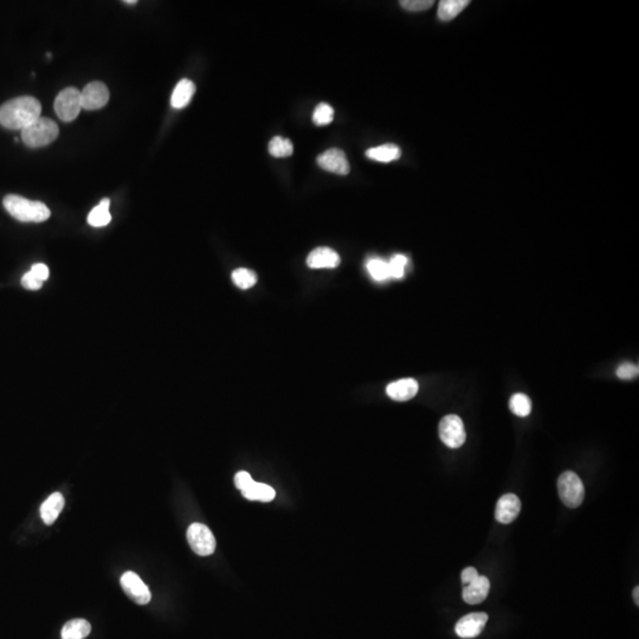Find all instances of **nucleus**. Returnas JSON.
I'll return each mask as SVG.
<instances>
[{
    "instance_id": "21",
    "label": "nucleus",
    "mask_w": 639,
    "mask_h": 639,
    "mask_svg": "<svg viewBox=\"0 0 639 639\" xmlns=\"http://www.w3.org/2000/svg\"><path fill=\"white\" fill-rule=\"evenodd\" d=\"M402 155V150L396 145H382V146L373 147L366 152V157L369 159L379 161V163H391L398 160Z\"/></svg>"
},
{
    "instance_id": "30",
    "label": "nucleus",
    "mask_w": 639,
    "mask_h": 639,
    "mask_svg": "<svg viewBox=\"0 0 639 639\" xmlns=\"http://www.w3.org/2000/svg\"><path fill=\"white\" fill-rule=\"evenodd\" d=\"M638 366L631 364V362H625L619 366L617 369V377L623 380H633L638 377Z\"/></svg>"
},
{
    "instance_id": "26",
    "label": "nucleus",
    "mask_w": 639,
    "mask_h": 639,
    "mask_svg": "<svg viewBox=\"0 0 639 639\" xmlns=\"http://www.w3.org/2000/svg\"><path fill=\"white\" fill-rule=\"evenodd\" d=\"M367 270L375 281H385L389 278V265L382 258H372L367 262Z\"/></svg>"
},
{
    "instance_id": "22",
    "label": "nucleus",
    "mask_w": 639,
    "mask_h": 639,
    "mask_svg": "<svg viewBox=\"0 0 639 639\" xmlns=\"http://www.w3.org/2000/svg\"><path fill=\"white\" fill-rule=\"evenodd\" d=\"M109 206H111L109 199H103L98 206H95L94 209L91 210V213L88 215L89 225L94 226V228L108 225L111 220Z\"/></svg>"
},
{
    "instance_id": "14",
    "label": "nucleus",
    "mask_w": 639,
    "mask_h": 639,
    "mask_svg": "<svg viewBox=\"0 0 639 639\" xmlns=\"http://www.w3.org/2000/svg\"><path fill=\"white\" fill-rule=\"evenodd\" d=\"M419 389L418 382L412 378L400 379L386 387V393L396 402H407L416 397Z\"/></svg>"
},
{
    "instance_id": "7",
    "label": "nucleus",
    "mask_w": 639,
    "mask_h": 639,
    "mask_svg": "<svg viewBox=\"0 0 639 639\" xmlns=\"http://www.w3.org/2000/svg\"><path fill=\"white\" fill-rule=\"evenodd\" d=\"M439 437L449 448H461L466 439L462 419L456 414L445 416L439 423Z\"/></svg>"
},
{
    "instance_id": "13",
    "label": "nucleus",
    "mask_w": 639,
    "mask_h": 639,
    "mask_svg": "<svg viewBox=\"0 0 639 639\" xmlns=\"http://www.w3.org/2000/svg\"><path fill=\"white\" fill-rule=\"evenodd\" d=\"M307 265L312 269H334L340 265V256L330 247H317L308 255Z\"/></svg>"
},
{
    "instance_id": "17",
    "label": "nucleus",
    "mask_w": 639,
    "mask_h": 639,
    "mask_svg": "<svg viewBox=\"0 0 639 639\" xmlns=\"http://www.w3.org/2000/svg\"><path fill=\"white\" fill-rule=\"evenodd\" d=\"M195 93V86L192 81L184 78L174 88L170 98V106L174 109H181L190 103Z\"/></svg>"
},
{
    "instance_id": "33",
    "label": "nucleus",
    "mask_w": 639,
    "mask_h": 639,
    "mask_svg": "<svg viewBox=\"0 0 639 639\" xmlns=\"http://www.w3.org/2000/svg\"><path fill=\"white\" fill-rule=\"evenodd\" d=\"M254 479L250 476V474L247 471H238L235 476V486L237 489L243 490L245 486H249Z\"/></svg>"
},
{
    "instance_id": "18",
    "label": "nucleus",
    "mask_w": 639,
    "mask_h": 639,
    "mask_svg": "<svg viewBox=\"0 0 639 639\" xmlns=\"http://www.w3.org/2000/svg\"><path fill=\"white\" fill-rule=\"evenodd\" d=\"M240 493L249 501H260V502H271L276 496V491L274 488L265 483L252 482L249 486H245L243 490H240Z\"/></svg>"
},
{
    "instance_id": "3",
    "label": "nucleus",
    "mask_w": 639,
    "mask_h": 639,
    "mask_svg": "<svg viewBox=\"0 0 639 639\" xmlns=\"http://www.w3.org/2000/svg\"><path fill=\"white\" fill-rule=\"evenodd\" d=\"M58 133V126L53 120L41 116L21 131V140L28 147L39 148L53 143L57 139Z\"/></svg>"
},
{
    "instance_id": "11",
    "label": "nucleus",
    "mask_w": 639,
    "mask_h": 639,
    "mask_svg": "<svg viewBox=\"0 0 639 639\" xmlns=\"http://www.w3.org/2000/svg\"><path fill=\"white\" fill-rule=\"evenodd\" d=\"M317 163L322 170L339 175H347L351 170L346 154L337 148H330L320 154L317 157Z\"/></svg>"
},
{
    "instance_id": "35",
    "label": "nucleus",
    "mask_w": 639,
    "mask_h": 639,
    "mask_svg": "<svg viewBox=\"0 0 639 639\" xmlns=\"http://www.w3.org/2000/svg\"><path fill=\"white\" fill-rule=\"evenodd\" d=\"M639 587L637 586L635 590H633V600L636 603L637 605L639 604Z\"/></svg>"
},
{
    "instance_id": "24",
    "label": "nucleus",
    "mask_w": 639,
    "mask_h": 639,
    "mask_svg": "<svg viewBox=\"0 0 639 639\" xmlns=\"http://www.w3.org/2000/svg\"><path fill=\"white\" fill-rule=\"evenodd\" d=\"M509 409L518 417H527L532 412V402L523 393H516L509 400Z\"/></svg>"
},
{
    "instance_id": "25",
    "label": "nucleus",
    "mask_w": 639,
    "mask_h": 639,
    "mask_svg": "<svg viewBox=\"0 0 639 639\" xmlns=\"http://www.w3.org/2000/svg\"><path fill=\"white\" fill-rule=\"evenodd\" d=\"M232 281L238 288L250 289L257 283V275L252 270L245 269V267H240L232 272Z\"/></svg>"
},
{
    "instance_id": "8",
    "label": "nucleus",
    "mask_w": 639,
    "mask_h": 639,
    "mask_svg": "<svg viewBox=\"0 0 639 639\" xmlns=\"http://www.w3.org/2000/svg\"><path fill=\"white\" fill-rule=\"evenodd\" d=\"M109 98H111L109 89L105 83H102L100 81H95V82L87 84L83 88V91H81L82 108L86 111L101 109L107 105Z\"/></svg>"
},
{
    "instance_id": "9",
    "label": "nucleus",
    "mask_w": 639,
    "mask_h": 639,
    "mask_svg": "<svg viewBox=\"0 0 639 639\" xmlns=\"http://www.w3.org/2000/svg\"><path fill=\"white\" fill-rule=\"evenodd\" d=\"M121 586L126 594L138 605H147L152 599L150 588L134 572L122 574Z\"/></svg>"
},
{
    "instance_id": "19",
    "label": "nucleus",
    "mask_w": 639,
    "mask_h": 639,
    "mask_svg": "<svg viewBox=\"0 0 639 639\" xmlns=\"http://www.w3.org/2000/svg\"><path fill=\"white\" fill-rule=\"evenodd\" d=\"M91 633V623L86 619H73L63 626L62 639H84Z\"/></svg>"
},
{
    "instance_id": "20",
    "label": "nucleus",
    "mask_w": 639,
    "mask_h": 639,
    "mask_svg": "<svg viewBox=\"0 0 639 639\" xmlns=\"http://www.w3.org/2000/svg\"><path fill=\"white\" fill-rule=\"evenodd\" d=\"M469 0H443L438 6V18L443 21L455 19L468 5Z\"/></svg>"
},
{
    "instance_id": "23",
    "label": "nucleus",
    "mask_w": 639,
    "mask_h": 639,
    "mask_svg": "<svg viewBox=\"0 0 639 639\" xmlns=\"http://www.w3.org/2000/svg\"><path fill=\"white\" fill-rule=\"evenodd\" d=\"M269 153L275 158H287L290 157L294 153V146L289 139L282 138V136H275L269 143Z\"/></svg>"
},
{
    "instance_id": "15",
    "label": "nucleus",
    "mask_w": 639,
    "mask_h": 639,
    "mask_svg": "<svg viewBox=\"0 0 639 639\" xmlns=\"http://www.w3.org/2000/svg\"><path fill=\"white\" fill-rule=\"evenodd\" d=\"M490 591V581L484 576H479L476 581L463 587V600L466 604L476 605L486 600Z\"/></svg>"
},
{
    "instance_id": "5",
    "label": "nucleus",
    "mask_w": 639,
    "mask_h": 639,
    "mask_svg": "<svg viewBox=\"0 0 639 639\" xmlns=\"http://www.w3.org/2000/svg\"><path fill=\"white\" fill-rule=\"evenodd\" d=\"M56 114L62 121L71 122L80 115L82 108L81 91L77 88L63 89L55 100Z\"/></svg>"
},
{
    "instance_id": "32",
    "label": "nucleus",
    "mask_w": 639,
    "mask_h": 639,
    "mask_svg": "<svg viewBox=\"0 0 639 639\" xmlns=\"http://www.w3.org/2000/svg\"><path fill=\"white\" fill-rule=\"evenodd\" d=\"M30 272L35 277L39 278V281L44 282L49 278V267H46V265H43V263H37V265H32Z\"/></svg>"
},
{
    "instance_id": "28",
    "label": "nucleus",
    "mask_w": 639,
    "mask_h": 639,
    "mask_svg": "<svg viewBox=\"0 0 639 639\" xmlns=\"http://www.w3.org/2000/svg\"><path fill=\"white\" fill-rule=\"evenodd\" d=\"M387 265H389V277L402 278L405 274L407 257L404 255H396L389 260V262H387Z\"/></svg>"
},
{
    "instance_id": "27",
    "label": "nucleus",
    "mask_w": 639,
    "mask_h": 639,
    "mask_svg": "<svg viewBox=\"0 0 639 639\" xmlns=\"http://www.w3.org/2000/svg\"><path fill=\"white\" fill-rule=\"evenodd\" d=\"M334 109L327 103H320L313 113V122L317 126L329 125L333 121Z\"/></svg>"
},
{
    "instance_id": "6",
    "label": "nucleus",
    "mask_w": 639,
    "mask_h": 639,
    "mask_svg": "<svg viewBox=\"0 0 639 639\" xmlns=\"http://www.w3.org/2000/svg\"><path fill=\"white\" fill-rule=\"evenodd\" d=\"M188 541L192 551L200 556H209L215 551V538L209 527L199 522L192 523L188 529Z\"/></svg>"
},
{
    "instance_id": "16",
    "label": "nucleus",
    "mask_w": 639,
    "mask_h": 639,
    "mask_svg": "<svg viewBox=\"0 0 639 639\" xmlns=\"http://www.w3.org/2000/svg\"><path fill=\"white\" fill-rule=\"evenodd\" d=\"M64 508V497L61 493L50 495L41 506V518L46 525H53Z\"/></svg>"
},
{
    "instance_id": "4",
    "label": "nucleus",
    "mask_w": 639,
    "mask_h": 639,
    "mask_svg": "<svg viewBox=\"0 0 639 639\" xmlns=\"http://www.w3.org/2000/svg\"><path fill=\"white\" fill-rule=\"evenodd\" d=\"M558 491L563 504L568 508L581 506L585 497V488L581 477L573 471H565L558 479Z\"/></svg>"
},
{
    "instance_id": "10",
    "label": "nucleus",
    "mask_w": 639,
    "mask_h": 639,
    "mask_svg": "<svg viewBox=\"0 0 639 639\" xmlns=\"http://www.w3.org/2000/svg\"><path fill=\"white\" fill-rule=\"evenodd\" d=\"M488 622V615L484 612L469 613L459 619L455 626V633L461 638H475L482 633Z\"/></svg>"
},
{
    "instance_id": "36",
    "label": "nucleus",
    "mask_w": 639,
    "mask_h": 639,
    "mask_svg": "<svg viewBox=\"0 0 639 639\" xmlns=\"http://www.w3.org/2000/svg\"><path fill=\"white\" fill-rule=\"evenodd\" d=\"M138 3L136 0H126L125 4H128V5H134V4Z\"/></svg>"
},
{
    "instance_id": "2",
    "label": "nucleus",
    "mask_w": 639,
    "mask_h": 639,
    "mask_svg": "<svg viewBox=\"0 0 639 639\" xmlns=\"http://www.w3.org/2000/svg\"><path fill=\"white\" fill-rule=\"evenodd\" d=\"M4 208L19 222H46L51 215L49 208L44 203L29 200L17 195H6L4 198Z\"/></svg>"
},
{
    "instance_id": "31",
    "label": "nucleus",
    "mask_w": 639,
    "mask_h": 639,
    "mask_svg": "<svg viewBox=\"0 0 639 639\" xmlns=\"http://www.w3.org/2000/svg\"><path fill=\"white\" fill-rule=\"evenodd\" d=\"M44 282L39 281V278L35 277L34 275L29 271L21 277V285L29 290H39L42 288Z\"/></svg>"
},
{
    "instance_id": "12",
    "label": "nucleus",
    "mask_w": 639,
    "mask_h": 639,
    "mask_svg": "<svg viewBox=\"0 0 639 639\" xmlns=\"http://www.w3.org/2000/svg\"><path fill=\"white\" fill-rule=\"evenodd\" d=\"M521 511V501L515 494H506L496 504L495 518L504 525L511 523Z\"/></svg>"
},
{
    "instance_id": "29",
    "label": "nucleus",
    "mask_w": 639,
    "mask_h": 639,
    "mask_svg": "<svg viewBox=\"0 0 639 639\" xmlns=\"http://www.w3.org/2000/svg\"><path fill=\"white\" fill-rule=\"evenodd\" d=\"M400 5L405 10L411 12H421L427 10L434 5L432 0H402Z\"/></svg>"
},
{
    "instance_id": "1",
    "label": "nucleus",
    "mask_w": 639,
    "mask_h": 639,
    "mask_svg": "<svg viewBox=\"0 0 639 639\" xmlns=\"http://www.w3.org/2000/svg\"><path fill=\"white\" fill-rule=\"evenodd\" d=\"M42 106L32 96L12 98L0 107V125L4 128L18 131L26 128L41 118Z\"/></svg>"
},
{
    "instance_id": "34",
    "label": "nucleus",
    "mask_w": 639,
    "mask_h": 639,
    "mask_svg": "<svg viewBox=\"0 0 639 639\" xmlns=\"http://www.w3.org/2000/svg\"><path fill=\"white\" fill-rule=\"evenodd\" d=\"M479 577V572H477L474 567H466V570L462 571V583L464 586L466 585H469L470 583H473V581H476L477 578Z\"/></svg>"
}]
</instances>
